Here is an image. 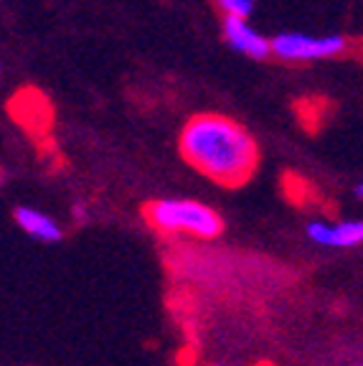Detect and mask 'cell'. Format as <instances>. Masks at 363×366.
Wrapping results in <instances>:
<instances>
[{
	"label": "cell",
	"instance_id": "cell-4",
	"mask_svg": "<svg viewBox=\"0 0 363 366\" xmlns=\"http://www.w3.org/2000/svg\"><path fill=\"white\" fill-rule=\"evenodd\" d=\"M224 39L232 49H237L239 54H244V56L252 59H267L272 54L269 49V41L254 31L247 21L242 18H227L224 21Z\"/></svg>",
	"mask_w": 363,
	"mask_h": 366
},
{
	"label": "cell",
	"instance_id": "cell-8",
	"mask_svg": "<svg viewBox=\"0 0 363 366\" xmlns=\"http://www.w3.org/2000/svg\"><path fill=\"white\" fill-rule=\"evenodd\" d=\"M356 196H358V199H363V183H358V186H356Z\"/></svg>",
	"mask_w": 363,
	"mask_h": 366
},
{
	"label": "cell",
	"instance_id": "cell-6",
	"mask_svg": "<svg viewBox=\"0 0 363 366\" xmlns=\"http://www.w3.org/2000/svg\"><path fill=\"white\" fill-rule=\"evenodd\" d=\"M13 217H16L18 227L29 237H34V239L46 242V244L61 242V237H64L61 227H59L49 214L39 212V209H31V206H18L16 212H13Z\"/></svg>",
	"mask_w": 363,
	"mask_h": 366
},
{
	"label": "cell",
	"instance_id": "cell-2",
	"mask_svg": "<svg viewBox=\"0 0 363 366\" xmlns=\"http://www.w3.org/2000/svg\"><path fill=\"white\" fill-rule=\"evenodd\" d=\"M148 222L160 234H191L216 239L224 232V219L206 204L191 199H160L145 209Z\"/></svg>",
	"mask_w": 363,
	"mask_h": 366
},
{
	"label": "cell",
	"instance_id": "cell-3",
	"mask_svg": "<svg viewBox=\"0 0 363 366\" xmlns=\"http://www.w3.org/2000/svg\"><path fill=\"white\" fill-rule=\"evenodd\" d=\"M272 54L284 61H315V59H330L346 51V39L338 34L333 36H307V34H279L269 41Z\"/></svg>",
	"mask_w": 363,
	"mask_h": 366
},
{
	"label": "cell",
	"instance_id": "cell-5",
	"mask_svg": "<svg viewBox=\"0 0 363 366\" xmlns=\"http://www.w3.org/2000/svg\"><path fill=\"white\" fill-rule=\"evenodd\" d=\"M305 232L312 242L323 247H358L363 242V219L341 222L335 227L325 222H310Z\"/></svg>",
	"mask_w": 363,
	"mask_h": 366
},
{
	"label": "cell",
	"instance_id": "cell-9",
	"mask_svg": "<svg viewBox=\"0 0 363 366\" xmlns=\"http://www.w3.org/2000/svg\"><path fill=\"white\" fill-rule=\"evenodd\" d=\"M361 366H363V364H361Z\"/></svg>",
	"mask_w": 363,
	"mask_h": 366
},
{
	"label": "cell",
	"instance_id": "cell-7",
	"mask_svg": "<svg viewBox=\"0 0 363 366\" xmlns=\"http://www.w3.org/2000/svg\"><path fill=\"white\" fill-rule=\"evenodd\" d=\"M216 3L222 6L227 18H242V21H247L252 16V11H254V0H216Z\"/></svg>",
	"mask_w": 363,
	"mask_h": 366
},
{
	"label": "cell",
	"instance_id": "cell-1",
	"mask_svg": "<svg viewBox=\"0 0 363 366\" xmlns=\"http://www.w3.org/2000/svg\"><path fill=\"white\" fill-rule=\"evenodd\" d=\"M181 155L188 166L219 186H242L259 163V148L244 127L224 114H196L181 130Z\"/></svg>",
	"mask_w": 363,
	"mask_h": 366
}]
</instances>
